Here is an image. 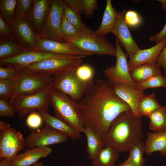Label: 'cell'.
Here are the masks:
<instances>
[{
  "mask_svg": "<svg viewBox=\"0 0 166 166\" xmlns=\"http://www.w3.org/2000/svg\"><path fill=\"white\" fill-rule=\"evenodd\" d=\"M78 105L85 126L90 127L102 139L119 114L131 110L106 79L97 80L87 89Z\"/></svg>",
  "mask_w": 166,
  "mask_h": 166,
  "instance_id": "1",
  "label": "cell"
},
{
  "mask_svg": "<svg viewBox=\"0 0 166 166\" xmlns=\"http://www.w3.org/2000/svg\"><path fill=\"white\" fill-rule=\"evenodd\" d=\"M140 119L131 110L119 114L102 139L104 147L109 146L119 152H124L142 141L143 134Z\"/></svg>",
  "mask_w": 166,
  "mask_h": 166,
  "instance_id": "2",
  "label": "cell"
},
{
  "mask_svg": "<svg viewBox=\"0 0 166 166\" xmlns=\"http://www.w3.org/2000/svg\"><path fill=\"white\" fill-rule=\"evenodd\" d=\"M49 104L53 109L55 117L80 133L83 132L85 126L80 112L78 101L51 86Z\"/></svg>",
  "mask_w": 166,
  "mask_h": 166,
  "instance_id": "3",
  "label": "cell"
},
{
  "mask_svg": "<svg viewBox=\"0 0 166 166\" xmlns=\"http://www.w3.org/2000/svg\"><path fill=\"white\" fill-rule=\"evenodd\" d=\"M14 93L9 101L10 104L19 96H26L40 92L50 86L53 76L30 71L26 68L16 71Z\"/></svg>",
  "mask_w": 166,
  "mask_h": 166,
  "instance_id": "4",
  "label": "cell"
},
{
  "mask_svg": "<svg viewBox=\"0 0 166 166\" xmlns=\"http://www.w3.org/2000/svg\"><path fill=\"white\" fill-rule=\"evenodd\" d=\"M65 42L92 55L116 56V46L87 27L76 38Z\"/></svg>",
  "mask_w": 166,
  "mask_h": 166,
  "instance_id": "5",
  "label": "cell"
},
{
  "mask_svg": "<svg viewBox=\"0 0 166 166\" xmlns=\"http://www.w3.org/2000/svg\"><path fill=\"white\" fill-rule=\"evenodd\" d=\"M25 141L21 132L0 121V159L11 161L25 147Z\"/></svg>",
  "mask_w": 166,
  "mask_h": 166,
  "instance_id": "6",
  "label": "cell"
},
{
  "mask_svg": "<svg viewBox=\"0 0 166 166\" xmlns=\"http://www.w3.org/2000/svg\"><path fill=\"white\" fill-rule=\"evenodd\" d=\"M51 86L37 93L16 97L10 105L18 118H24L30 113L37 111H48Z\"/></svg>",
  "mask_w": 166,
  "mask_h": 166,
  "instance_id": "7",
  "label": "cell"
},
{
  "mask_svg": "<svg viewBox=\"0 0 166 166\" xmlns=\"http://www.w3.org/2000/svg\"><path fill=\"white\" fill-rule=\"evenodd\" d=\"M75 70H69L54 75L51 86L52 88L79 101L90 86L84 84L79 80L76 75Z\"/></svg>",
  "mask_w": 166,
  "mask_h": 166,
  "instance_id": "8",
  "label": "cell"
},
{
  "mask_svg": "<svg viewBox=\"0 0 166 166\" xmlns=\"http://www.w3.org/2000/svg\"><path fill=\"white\" fill-rule=\"evenodd\" d=\"M85 56L48 53L36 50H24L12 58L0 60V65L10 67L17 71L26 68L31 64L52 58H85Z\"/></svg>",
  "mask_w": 166,
  "mask_h": 166,
  "instance_id": "9",
  "label": "cell"
},
{
  "mask_svg": "<svg viewBox=\"0 0 166 166\" xmlns=\"http://www.w3.org/2000/svg\"><path fill=\"white\" fill-rule=\"evenodd\" d=\"M116 61L115 65L106 68L103 71L105 76L112 85L125 84L136 88V84L130 73L128 57L116 40Z\"/></svg>",
  "mask_w": 166,
  "mask_h": 166,
  "instance_id": "10",
  "label": "cell"
},
{
  "mask_svg": "<svg viewBox=\"0 0 166 166\" xmlns=\"http://www.w3.org/2000/svg\"><path fill=\"white\" fill-rule=\"evenodd\" d=\"M64 5L63 0H51L49 13L42 30L38 34L39 37L66 42L60 30L61 23L64 14Z\"/></svg>",
  "mask_w": 166,
  "mask_h": 166,
  "instance_id": "11",
  "label": "cell"
},
{
  "mask_svg": "<svg viewBox=\"0 0 166 166\" xmlns=\"http://www.w3.org/2000/svg\"><path fill=\"white\" fill-rule=\"evenodd\" d=\"M83 58H52L33 63L26 68L35 72L53 76L76 69L83 62Z\"/></svg>",
  "mask_w": 166,
  "mask_h": 166,
  "instance_id": "12",
  "label": "cell"
},
{
  "mask_svg": "<svg viewBox=\"0 0 166 166\" xmlns=\"http://www.w3.org/2000/svg\"><path fill=\"white\" fill-rule=\"evenodd\" d=\"M13 36L24 50H36L38 35L26 15L16 16L10 23Z\"/></svg>",
  "mask_w": 166,
  "mask_h": 166,
  "instance_id": "13",
  "label": "cell"
},
{
  "mask_svg": "<svg viewBox=\"0 0 166 166\" xmlns=\"http://www.w3.org/2000/svg\"><path fill=\"white\" fill-rule=\"evenodd\" d=\"M67 140V137L45 125L30 133L25 139V146L28 149L45 147L66 142Z\"/></svg>",
  "mask_w": 166,
  "mask_h": 166,
  "instance_id": "14",
  "label": "cell"
},
{
  "mask_svg": "<svg viewBox=\"0 0 166 166\" xmlns=\"http://www.w3.org/2000/svg\"><path fill=\"white\" fill-rule=\"evenodd\" d=\"M125 10L117 12L116 21L111 33L116 37L121 46L125 49L129 58L140 49L133 39L124 19Z\"/></svg>",
  "mask_w": 166,
  "mask_h": 166,
  "instance_id": "15",
  "label": "cell"
},
{
  "mask_svg": "<svg viewBox=\"0 0 166 166\" xmlns=\"http://www.w3.org/2000/svg\"><path fill=\"white\" fill-rule=\"evenodd\" d=\"M37 50L45 53L88 56L92 54L73 46L67 42H61L40 37L38 36Z\"/></svg>",
  "mask_w": 166,
  "mask_h": 166,
  "instance_id": "16",
  "label": "cell"
},
{
  "mask_svg": "<svg viewBox=\"0 0 166 166\" xmlns=\"http://www.w3.org/2000/svg\"><path fill=\"white\" fill-rule=\"evenodd\" d=\"M166 45V38L148 49H140L130 58L128 64L130 69L140 65L156 63L162 50Z\"/></svg>",
  "mask_w": 166,
  "mask_h": 166,
  "instance_id": "17",
  "label": "cell"
},
{
  "mask_svg": "<svg viewBox=\"0 0 166 166\" xmlns=\"http://www.w3.org/2000/svg\"><path fill=\"white\" fill-rule=\"evenodd\" d=\"M51 0H33L26 16L38 34L42 30L50 9Z\"/></svg>",
  "mask_w": 166,
  "mask_h": 166,
  "instance_id": "18",
  "label": "cell"
},
{
  "mask_svg": "<svg viewBox=\"0 0 166 166\" xmlns=\"http://www.w3.org/2000/svg\"><path fill=\"white\" fill-rule=\"evenodd\" d=\"M116 94L130 107L134 115L141 118L138 110V104L140 99L145 95L144 90H140L127 84L113 85Z\"/></svg>",
  "mask_w": 166,
  "mask_h": 166,
  "instance_id": "19",
  "label": "cell"
},
{
  "mask_svg": "<svg viewBox=\"0 0 166 166\" xmlns=\"http://www.w3.org/2000/svg\"><path fill=\"white\" fill-rule=\"evenodd\" d=\"M52 152V150L49 146L29 148L17 155L11 161L14 166H32Z\"/></svg>",
  "mask_w": 166,
  "mask_h": 166,
  "instance_id": "20",
  "label": "cell"
},
{
  "mask_svg": "<svg viewBox=\"0 0 166 166\" xmlns=\"http://www.w3.org/2000/svg\"><path fill=\"white\" fill-rule=\"evenodd\" d=\"M48 111L44 110L38 111L45 125L68 138L76 139L81 137V133L55 116L51 115Z\"/></svg>",
  "mask_w": 166,
  "mask_h": 166,
  "instance_id": "21",
  "label": "cell"
},
{
  "mask_svg": "<svg viewBox=\"0 0 166 166\" xmlns=\"http://www.w3.org/2000/svg\"><path fill=\"white\" fill-rule=\"evenodd\" d=\"M144 144L145 153L147 155L158 151L161 155L166 156V131L147 132Z\"/></svg>",
  "mask_w": 166,
  "mask_h": 166,
  "instance_id": "22",
  "label": "cell"
},
{
  "mask_svg": "<svg viewBox=\"0 0 166 166\" xmlns=\"http://www.w3.org/2000/svg\"><path fill=\"white\" fill-rule=\"evenodd\" d=\"M131 78L136 84L144 81L156 75L161 74L156 63L147 64L130 70Z\"/></svg>",
  "mask_w": 166,
  "mask_h": 166,
  "instance_id": "23",
  "label": "cell"
},
{
  "mask_svg": "<svg viewBox=\"0 0 166 166\" xmlns=\"http://www.w3.org/2000/svg\"><path fill=\"white\" fill-rule=\"evenodd\" d=\"M117 12L113 7L111 1L107 0L101 25L95 31L97 34L105 37L106 34L111 33L115 23Z\"/></svg>",
  "mask_w": 166,
  "mask_h": 166,
  "instance_id": "24",
  "label": "cell"
},
{
  "mask_svg": "<svg viewBox=\"0 0 166 166\" xmlns=\"http://www.w3.org/2000/svg\"><path fill=\"white\" fill-rule=\"evenodd\" d=\"M84 133L87 139L86 152L88 158L93 160L104 147L103 140L90 127L85 126Z\"/></svg>",
  "mask_w": 166,
  "mask_h": 166,
  "instance_id": "25",
  "label": "cell"
},
{
  "mask_svg": "<svg viewBox=\"0 0 166 166\" xmlns=\"http://www.w3.org/2000/svg\"><path fill=\"white\" fill-rule=\"evenodd\" d=\"M24 50L13 36L0 40V60L14 57Z\"/></svg>",
  "mask_w": 166,
  "mask_h": 166,
  "instance_id": "26",
  "label": "cell"
},
{
  "mask_svg": "<svg viewBox=\"0 0 166 166\" xmlns=\"http://www.w3.org/2000/svg\"><path fill=\"white\" fill-rule=\"evenodd\" d=\"M119 152L110 146L104 147L92 160L93 166H115Z\"/></svg>",
  "mask_w": 166,
  "mask_h": 166,
  "instance_id": "27",
  "label": "cell"
},
{
  "mask_svg": "<svg viewBox=\"0 0 166 166\" xmlns=\"http://www.w3.org/2000/svg\"><path fill=\"white\" fill-rule=\"evenodd\" d=\"M148 117L149 128L155 132L166 131V105L157 109Z\"/></svg>",
  "mask_w": 166,
  "mask_h": 166,
  "instance_id": "28",
  "label": "cell"
},
{
  "mask_svg": "<svg viewBox=\"0 0 166 166\" xmlns=\"http://www.w3.org/2000/svg\"><path fill=\"white\" fill-rule=\"evenodd\" d=\"M161 106L155 94L152 93L148 95H145L140 99L138 104V110L141 117H148Z\"/></svg>",
  "mask_w": 166,
  "mask_h": 166,
  "instance_id": "29",
  "label": "cell"
},
{
  "mask_svg": "<svg viewBox=\"0 0 166 166\" xmlns=\"http://www.w3.org/2000/svg\"><path fill=\"white\" fill-rule=\"evenodd\" d=\"M17 0H0V15L9 24L16 17Z\"/></svg>",
  "mask_w": 166,
  "mask_h": 166,
  "instance_id": "30",
  "label": "cell"
},
{
  "mask_svg": "<svg viewBox=\"0 0 166 166\" xmlns=\"http://www.w3.org/2000/svg\"><path fill=\"white\" fill-rule=\"evenodd\" d=\"M75 72L78 78L84 84L91 86L94 83V70L91 65L81 64L77 68Z\"/></svg>",
  "mask_w": 166,
  "mask_h": 166,
  "instance_id": "31",
  "label": "cell"
},
{
  "mask_svg": "<svg viewBox=\"0 0 166 166\" xmlns=\"http://www.w3.org/2000/svg\"><path fill=\"white\" fill-rule=\"evenodd\" d=\"M128 159L134 166H145L143 154L145 152L144 144L142 141L134 145L129 150Z\"/></svg>",
  "mask_w": 166,
  "mask_h": 166,
  "instance_id": "32",
  "label": "cell"
},
{
  "mask_svg": "<svg viewBox=\"0 0 166 166\" xmlns=\"http://www.w3.org/2000/svg\"><path fill=\"white\" fill-rule=\"evenodd\" d=\"M160 87L166 88V77L161 74L154 76L144 81L136 84V89L140 90Z\"/></svg>",
  "mask_w": 166,
  "mask_h": 166,
  "instance_id": "33",
  "label": "cell"
},
{
  "mask_svg": "<svg viewBox=\"0 0 166 166\" xmlns=\"http://www.w3.org/2000/svg\"><path fill=\"white\" fill-rule=\"evenodd\" d=\"M64 14L68 21L81 33L87 27L82 22L81 15L64 2Z\"/></svg>",
  "mask_w": 166,
  "mask_h": 166,
  "instance_id": "34",
  "label": "cell"
},
{
  "mask_svg": "<svg viewBox=\"0 0 166 166\" xmlns=\"http://www.w3.org/2000/svg\"><path fill=\"white\" fill-rule=\"evenodd\" d=\"M60 30L65 41L75 38L81 33L68 21L64 14L61 20Z\"/></svg>",
  "mask_w": 166,
  "mask_h": 166,
  "instance_id": "35",
  "label": "cell"
},
{
  "mask_svg": "<svg viewBox=\"0 0 166 166\" xmlns=\"http://www.w3.org/2000/svg\"><path fill=\"white\" fill-rule=\"evenodd\" d=\"M15 88L14 80L0 79V98L9 102L14 93Z\"/></svg>",
  "mask_w": 166,
  "mask_h": 166,
  "instance_id": "36",
  "label": "cell"
},
{
  "mask_svg": "<svg viewBox=\"0 0 166 166\" xmlns=\"http://www.w3.org/2000/svg\"><path fill=\"white\" fill-rule=\"evenodd\" d=\"M44 122L41 115L38 112H34L30 113L26 117V123L28 128L36 130L41 128Z\"/></svg>",
  "mask_w": 166,
  "mask_h": 166,
  "instance_id": "37",
  "label": "cell"
},
{
  "mask_svg": "<svg viewBox=\"0 0 166 166\" xmlns=\"http://www.w3.org/2000/svg\"><path fill=\"white\" fill-rule=\"evenodd\" d=\"M124 19L127 25L132 27H136L140 25L142 22L141 18L136 11L128 10L126 11Z\"/></svg>",
  "mask_w": 166,
  "mask_h": 166,
  "instance_id": "38",
  "label": "cell"
},
{
  "mask_svg": "<svg viewBox=\"0 0 166 166\" xmlns=\"http://www.w3.org/2000/svg\"><path fill=\"white\" fill-rule=\"evenodd\" d=\"M33 2V0H17L15 9L16 16L26 15Z\"/></svg>",
  "mask_w": 166,
  "mask_h": 166,
  "instance_id": "39",
  "label": "cell"
},
{
  "mask_svg": "<svg viewBox=\"0 0 166 166\" xmlns=\"http://www.w3.org/2000/svg\"><path fill=\"white\" fill-rule=\"evenodd\" d=\"M82 13L88 17H92L93 12L98 9L96 0H81Z\"/></svg>",
  "mask_w": 166,
  "mask_h": 166,
  "instance_id": "40",
  "label": "cell"
},
{
  "mask_svg": "<svg viewBox=\"0 0 166 166\" xmlns=\"http://www.w3.org/2000/svg\"><path fill=\"white\" fill-rule=\"evenodd\" d=\"M16 113L14 109L9 101L0 98V116L1 117H10Z\"/></svg>",
  "mask_w": 166,
  "mask_h": 166,
  "instance_id": "41",
  "label": "cell"
},
{
  "mask_svg": "<svg viewBox=\"0 0 166 166\" xmlns=\"http://www.w3.org/2000/svg\"><path fill=\"white\" fill-rule=\"evenodd\" d=\"M17 76V72L10 67L0 65V79L15 80Z\"/></svg>",
  "mask_w": 166,
  "mask_h": 166,
  "instance_id": "42",
  "label": "cell"
},
{
  "mask_svg": "<svg viewBox=\"0 0 166 166\" xmlns=\"http://www.w3.org/2000/svg\"><path fill=\"white\" fill-rule=\"evenodd\" d=\"M13 36L10 25L0 15V40Z\"/></svg>",
  "mask_w": 166,
  "mask_h": 166,
  "instance_id": "43",
  "label": "cell"
},
{
  "mask_svg": "<svg viewBox=\"0 0 166 166\" xmlns=\"http://www.w3.org/2000/svg\"><path fill=\"white\" fill-rule=\"evenodd\" d=\"M65 3L81 15L82 12L81 0H64Z\"/></svg>",
  "mask_w": 166,
  "mask_h": 166,
  "instance_id": "44",
  "label": "cell"
},
{
  "mask_svg": "<svg viewBox=\"0 0 166 166\" xmlns=\"http://www.w3.org/2000/svg\"><path fill=\"white\" fill-rule=\"evenodd\" d=\"M156 63L164 70V75L166 77V45L164 47L157 59Z\"/></svg>",
  "mask_w": 166,
  "mask_h": 166,
  "instance_id": "45",
  "label": "cell"
},
{
  "mask_svg": "<svg viewBox=\"0 0 166 166\" xmlns=\"http://www.w3.org/2000/svg\"><path fill=\"white\" fill-rule=\"evenodd\" d=\"M166 38V23L162 29L158 33L150 37V40L156 43Z\"/></svg>",
  "mask_w": 166,
  "mask_h": 166,
  "instance_id": "46",
  "label": "cell"
},
{
  "mask_svg": "<svg viewBox=\"0 0 166 166\" xmlns=\"http://www.w3.org/2000/svg\"><path fill=\"white\" fill-rule=\"evenodd\" d=\"M0 166H14L11 161L5 159L1 158L0 161Z\"/></svg>",
  "mask_w": 166,
  "mask_h": 166,
  "instance_id": "47",
  "label": "cell"
},
{
  "mask_svg": "<svg viewBox=\"0 0 166 166\" xmlns=\"http://www.w3.org/2000/svg\"><path fill=\"white\" fill-rule=\"evenodd\" d=\"M115 166H134L132 163L128 158L124 162Z\"/></svg>",
  "mask_w": 166,
  "mask_h": 166,
  "instance_id": "48",
  "label": "cell"
},
{
  "mask_svg": "<svg viewBox=\"0 0 166 166\" xmlns=\"http://www.w3.org/2000/svg\"><path fill=\"white\" fill-rule=\"evenodd\" d=\"M157 1L161 3L162 10L166 12V0H158Z\"/></svg>",
  "mask_w": 166,
  "mask_h": 166,
  "instance_id": "49",
  "label": "cell"
},
{
  "mask_svg": "<svg viewBox=\"0 0 166 166\" xmlns=\"http://www.w3.org/2000/svg\"><path fill=\"white\" fill-rule=\"evenodd\" d=\"M32 166H45V165L43 161H39Z\"/></svg>",
  "mask_w": 166,
  "mask_h": 166,
  "instance_id": "50",
  "label": "cell"
}]
</instances>
